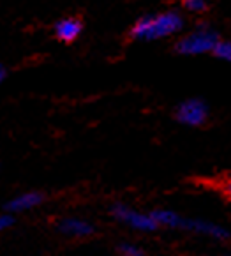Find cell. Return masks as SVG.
Returning a JSON list of instances; mask_svg holds the SVG:
<instances>
[{
  "label": "cell",
  "instance_id": "obj_1",
  "mask_svg": "<svg viewBox=\"0 0 231 256\" xmlns=\"http://www.w3.org/2000/svg\"><path fill=\"white\" fill-rule=\"evenodd\" d=\"M182 25V16L173 11L156 16H145L131 28V38L138 41H156V39L177 34Z\"/></svg>",
  "mask_w": 231,
  "mask_h": 256
},
{
  "label": "cell",
  "instance_id": "obj_7",
  "mask_svg": "<svg viewBox=\"0 0 231 256\" xmlns=\"http://www.w3.org/2000/svg\"><path fill=\"white\" fill-rule=\"evenodd\" d=\"M42 204V194L41 192H23V194L16 196L5 205L9 212H23V210H30V208L37 207Z\"/></svg>",
  "mask_w": 231,
  "mask_h": 256
},
{
  "label": "cell",
  "instance_id": "obj_12",
  "mask_svg": "<svg viewBox=\"0 0 231 256\" xmlns=\"http://www.w3.org/2000/svg\"><path fill=\"white\" fill-rule=\"evenodd\" d=\"M184 6H186L187 11L203 12L205 8H207V0H184Z\"/></svg>",
  "mask_w": 231,
  "mask_h": 256
},
{
  "label": "cell",
  "instance_id": "obj_13",
  "mask_svg": "<svg viewBox=\"0 0 231 256\" xmlns=\"http://www.w3.org/2000/svg\"><path fill=\"white\" fill-rule=\"evenodd\" d=\"M12 224V218L11 216H0V232L5 230V228H9V226Z\"/></svg>",
  "mask_w": 231,
  "mask_h": 256
},
{
  "label": "cell",
  "instance_id": "obj_6",
  "mask_svg": "<svg viewBox=\"0 0 231 256\" xmlns=\"http://www.w3.org/2000/svg\"><path fill=\"white\" fill-rule=\"evenodd\" d=\"M58 230L69 237H88L94 234V226L85 219L78 218H67L58 222Z\"/></svg>",
  "mask_w": 231,
  "mask_h": 256
},
{
  "label": "cell",
  "instance_id": "obj_14",
  "mask_svg": "<svg viewBox=\"0 0 231 256\" xmlns=\"http://www.w3.org/2000/svg\"><path fill=\"white\" fill-rule=\"evenodd\" d=\"M224 191H226V194L231 198V180H228V182H226V186H224Z\"/></svg>",
  "mask_w": 231,
  "mask_h": 256
},
{
  "label": "cell",
  "instance_id": "obj_11",
  "mask_svg": "<svg viewBox=\"0 0 231 256\" xmlns=\"http://www.w3.org/2000/svg\"><path fill=\"white\" fill-rule=\"evenodd\" d=\"M118 251H120L122 254H125V256H141V254H143V251H141L138 246L129 244V242H125V244L118 246Z\"/></svg>",
  "mask_w": 231,
  "mask_h": 256
},
{
  "label": "cell",
  "instance_id": "obj_2",
  "mask_svg": "<svg viewBox=\"0 0 231 256\" xmlns=\"http://www.w3.org/2000/svg\"><path fill=\"white\" fill-rule=\"evenodd\" d=\"M217 41H219V36L212 28L201 26L178 41L177 52L182 55H203V53L214 52Z\"/></svg>",
  "mask_w": 231,
  "mask_h": 256
},
{
  "label": "cell",
  "instance_id": "obj_10",
  "mask_svg": "<svg viewBox=\"0 0 231 256\" xmlns=\"http://www.w3.org/2000/svg\"><path fill=\"white\" fill-rule=\"evenodd\" d=\"M214 53L219 56L221 60L231 62V42L230 41H217L216 48H214Z\"/></svg>",
  "mask_w": 231,
  "mask_h": 256
},
{
  "label": "cell",
  "instance_id": "obj_9",
  "mask_svg": "<svg viewBox=\"0 0 231 256\" xmlns=\"http://www.w3.org/2000/svg\"><path fill=\"white\" fill-rule=\"evenodd\" d=\"M152 218L156 219V222L159 226H168V228H178V221H180V216L173 210H168V208L154 210Z\"/></svg>",
  "mask_w": 231,
  "mask_h": 256
},
{
  "label": "cell",
  "instance_id": "obj_15",
  "mask_svg": "<svg viewBox=\"0 0 231 256\" xmlns=\"http://www.w3.org/2000/svg\"><path fill=\"white\" fill-rule=\"evenodd\" d=\"M4 78H5V69L4 66H0V83L4 82Z\"/></svg>",
  "mask_w": 231,
  "mask_h": 256
},
{
  "label": "cell",
  "instance_id": "obj_8",
  "mask_svg": "<svg viewBox=\"0 0 231 256\" xmlns=\"http://www.w3.org/2000/svg\"><path fill=\"white\" fill-rule=\"evenodd\" d=\"M55 34L60 41L71 42L81 34V22L76 18H64L55 25Z\"/></svg>",
  "mask_w": 231,
  "mask_h": 256
},
{
  "label": "cell",
  "instance_id": "obj_3",
  "mask_svg": "<svg viewBox=\"0 0 231 256\" xmlns=\"http://www.w3.org/2000/svg\"><path fill=\"white\" fill-rule=\"evenodd\" d=\"M113 216L122 222V224L129 226L136 232H154L157 228L156 219L152 218V214H143V212H138L134 208L127 207V205H115L111 208Z\"/></svg>",
  "mask_w": 231,
  "mask_h": 256
},
{
  "label": "cell",
  "instance_id": "obj_5",
  "mask_svg": "<svg viewBox=\"0 0 231 256\" xmlns=\"http://www.w3.org/2000/svg\"><path fill=\"white\" fill-rule=\"evenodd\" d=\"M178 228L194 232V234H200V235H207V237L217 238V240H226V238H230V232H228L226 228L216 224V222L203 221V219H184V218H180V221H178Z\"/></svg>",
  "mask_w": 231,
  "mask_h": 256
},
{
  "label": "cell",
  "instance_id": "obj_4",
  "mask_svg": "<svg viewBox=\"0 0 231 256\" xmlns=\"http://www.w3.org/2000/svg\"><path fill=\"white\" fill-rule=\"evenodd\" d=\"M209 115V108L201 99H187L177 108V118L182 122L184 126H201L207 120Z\"/></svg>",
  "mask_w": 231,
  "mask_h": 256
}]
</instances>
